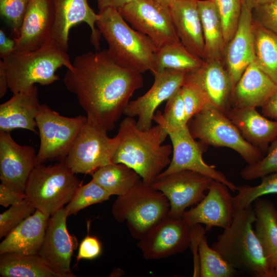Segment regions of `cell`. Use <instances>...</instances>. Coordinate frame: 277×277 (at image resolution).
<instances>
[{
  "instance_id": "34",
  "label": "cell",
  "mask_w": 277,
  "mask_h": 277,
  "mask_svg": "<svg viewBox=\"0 0 277 277\" xmlns=\"http://www.w3.org/2000/svg\"><path fill=\"white\" fill-rule=\"evenodd\" d=\"M153 121L161 127L162 136L164 141L170 133L188 126V121L181 88L167 101L163 113L161 111H157L155 113Z\"/></svg>"
},
{
  "instance_id": "3",
  "label": "cell",
  "mask_w": 277,
  "mask_h": 277,
  "mask_svg": "<svg viewBox=\"0 0 277 277\" xmlns=\"http://www.w3.org/2000/svg\"><path fill=\"white\" fill-rule=\"evenodd\" d=\"M255 221L252 204L235 209L230 226L217 235L211 247L236 270L254 277H275L252 229Z\"/></svg>"
},
{
  "instance_id": "11",
  "label": "cell",
  "mask_w": 277,
  "mask_h": 277,
  "mask_svg": "<svg viewBox=\"0 0 277 277\" xmlns=\"http://www.w3.org/2000/svg\"><path fill=\"white\" fill-rule=\"evenodd\" d=\"M117 10L133 28L149 36L157 49L181 42L170 7L156 0H131Z\"/></svg>"
},
{
  "instance_id": "38",
  "label": "cell",
  "mask_w": 277,
  "mask_h": 277,
  "mask_svg": "<svg viewBox=\"0 0 277 277\" xmlns=\"http://www.w3.org/2000/svg\"><path fill=\"white\" fill-rule=\"evenodd\" d=\"M223 28L226 44L238 28L242 11L241 0H213Z\"/></svg>"
},
{
  "instance_id": "22",
  "label": "cell",
  "mask_w": 277,
  "mask_h": 277,
  "mask_svg": "<svg viewBox=\"0 0 277 277\" xmlns=\"http://www.w3.org/2000/svg\"><path fill=\"white\" fill-rule=\"evenodd\" d=\"M185 76L200 87L209 105L226 115L231 108L233 86L223 62L205 61L201 67Z\"/></svg>"
},
{
  "instance_id": "36",
  "label": "cell",
  "mask_w": 277,
  "mask_h": 277,
  "mask_svg": "<svg viewBox=\"0 0 277 277\" xmlns=\"http://www.w3.org/2000/svg\"><path fill=\"white\" fill-rule=\"evenodd\" d=\"M261 179V183L257 186L244 185L236 186L238 193L233 196L235 209L246 208L264 195L277 193V172L265 175Z\"/></svg>"
},
{
  "instance_id": "43",
  "label": "cell",
  "mask_w": 277,
  "mask_h": 277,
  "mask_svg": "<svg viewBox=\"0 0 277 277\" xmlns=\"http://www.w3.org/2000/svg\"><path fill=\"white\" fill-rule=\"evenodd\" d=\"M251 13L253 21L277 35V0L255 5Z\"/></svg>"
},
{
  "instance_id": "48",
  "label": "cell",
  "mask_w": 277,
  "mask_h": 277,
  "mask_svg": "<svg viewBox=\"0 0 277 277\" xmlns=\"http://www.w3.org/2000/svg\"><path fill=\"white\" fill-rule=\"evenodd\" d=\"M99 11L108 8H113L117 10L123 7L131 0H96Z\"/></svg>"
},
{
  "instance_id": "31",
  "label": "cell",
  "mask_w": 277,
  "mask_h": 277,
  "mask_svg": "<svg viewBox=\"0 0 277 277\" xmlns=\"http://www.w3.org/2000/svg\"><path fill=\"white\" fill-rule=\"evenodd\" d=\"M91 175L92 179L111 195L125 194L141 180L137 173L122 163L104 166Z\"/></svg>"
},
{
  "instance_id": "13",
  "label": "cell",
  "mask_w": 277,
  "mask_h": 277,
  "mask_svg": "<svg viewBox=\"0 0 277 277\" xmlns=\"http://www.w3.org/2000/svg\"><path fill=\"white\" fill-rule=\"evenodd\" d=\"M168 136L172 144V157L166 169L157 177L182 170H191L224 184L232 191L236 190V186L222 172L217 170L214 166L204 162L202 155L208 146L196 141L192 136L188 126L170 133Z\"/></svg>"
},
{
  "instance_id": "35",
  "label": "cell",
  "mask_w": 277,
  "mask_h": 277,
  "mask_svg": "<svg viewBox=\"0 0 277 277\" xmlns=\"http://www.w3.org/2000/svg\"><path fill=\"white\" fill-rule=\"evenodd\" d=\"M205 233L200 238L198 251L200 261V276L231 277L236 270L228 263L221 255L209 246Z\"/></svg>"
},
{
  "instance_id": "27",
  "label": "cell",
  "mask_w": 277,
  "mask_h": 277,
  "mask_svg": "<svg viewBox=\"0 0 277 277\" xmlns=\"http://www.w3.org/2000/svg\"><path fill=\"white\" fill-rule=\"evenodd\" d=\"M226 115L235 125L243 137L262 152L277 139V121L261 114L256 108L231 107Z\"/></svg>"
},
{
  "instance_id": "23",
  "label": "cell",
  "mask_w": 277,
  "mask_h": 277,
  "mask_svg": "<svg viewBox=\"0 0 277 277\" xmlns=\"http://www.w3.org/2000/svg\"><path fill=\"white\" fill-rule=\"evenodd\" d=\"M41 105L36 85L13 94L0 105V132L20 128L37 133L35 118Z\"/></svg>"
},
{
  "instance_id": "19",
  "label": "cell",
  "mask_w": 277,
  "mask_h": 277,
  "mask_svg": "<svg viewBox=\"0 0 277 277\" xmlns=\"http://www.w3.org/2000/svg\"><path fill=\"white\" fill-rule=\"evenodd\" d=\"M54 13L53 0H30L20 34L14 37V51L40 48L51 38Z\"/></svg>"
},
{
  "instance_id": "24",
  "label": "cell",
  "mask_w": 277,
  "mask_h": 277,
  "mask_svg": "<svg viewBox=\"0 0 277 277\" xmlns=\"http://www.w3.org/2000/svg\"><path fill=\"white\" fill-rule=\"evenodd\" d=\"M277 91V84L256 64L251 63L234 86L231 107H262Z\"/></svg>"
},
{
  "instance_id": "18",
  "label": "cell",
  "mask_w": 277,
  "mask_h": 277,
  "mask_svg": "<svg viewBox=\"0 0 277 277\" xmlns=\"http://www.w3.org/2000/svg\"><path fill=\"white\" fill-rule=\"evenodd\" d=\"M53 3L54 18L51 38L67 51L70 29L84 22L91 29V44L99 50L101 34L95 28L98 15L90 7L87 0H53Z\"/></svg>"
},
{
  "instance_id": "49",
  "label": "cell",
  "mask_w": 277,
  "mask_h": 277,
  "mask_svg": "<svg viewBox=\"0 0 277 277\" xmlns=\"http://www.w3.org/2000/svg\"><path fill=\"white\" fill-rule=\"evenodd\" d=\"M8 85L5 70L2 63L0 62V98H2L6 94Z\"/></svg>"
},
{
  "instance_id": "20",
  "label": "cell",
  "mask_w": 277,
  "mask_h": 277,
  "mask_svg": "<svg viewBox=\"0 0 277 277\" xmlns=\"http://www.w3.org/2000/svg\"><path fill=\"white\" fill-rule=\"evenodd\" d=\"M38 164L37 153L30 146L21 145L10 132H0V179L25 192L30 173Z\"/></svg>"
},
{
  "instance_id": "12",
  "label": "cell",
  "mask_w": 277,
  "mask_h": 277,
  "mask_svg": "<svg viewBox=\"0 0 277 277\" xmlns=\"http://www.w3.org/2000/svg\"><path fill=\"white\" fill-rule=\"evenodd\" d=\"M192 227L183 217L168 214L139 240L137 247L146 260L182 253L191 245Z\"/></svg>"
},
{
  "instance_id": "14",
  "label": "cell",
  "mask_w": 277,
  "mask_h": 277,
  "mask_svg": "<svg viewBox=\"0 0 277 277\" xmlns=\"http://www.w3.org/2000/svg\"><path fill=\"white\" fill-rule=\"evenodd\" d=\"M212 180L199 172L185 170L159 176L151 186L168 199V214L180 217L187 208L197 204L205 196Z\"/></svg>"
},
{
  "instance_id": "7",
  "label": "cell",
  "mask_w": 277,
  "mask_h": 277,
  "mask_svg": "<svg viewBox=\"0 0 277 277\" xmlns=\"http://www.w3.org/2000/svg\"><path fill=\"white\" fill-rule=\"evenodd\" d=\"M80 186L79 180L64 160L53 165L37 164L25 192L36 209L51 216L71 201Z\"/></svg>"
},
{
  "instance_id": "52",
  "label": "cell",
  "mask_w": 277,
  "mask_h": 277,
  "mask_svg": "<svg viewBox=\"0 0 277 277\" xmlns=\"http://www.w3.org/2000/svg\"><path fill=\"white\" fill-rule=\"evenodd\" d=\"M273 1H275V0H256L255 5L271 2Z\"/></svg>"
},
{
  "instance_id": "46",
  "label": "cell",
  "mask_w": 277,
  "mask_h": 277,
  "mask_svg": "<svg viewBox=\"0 0 277 277\" xmlns=\"http://www.w3.org/2000/svg\"><path fill=\"white\" fill-rule=\"evenodd\" d=\"M15 42L14 38L11 39L5 34L4 30H0V56L3 59L11 54L15 50Z\"/></svg>"
},
{
  "instance_id": "25",
  "label": "cell",
  "mask_w": 277,
  "mask_h": 277,
  "mask_svg": "<svg viewBox=\"0 0 277 277\" xmlns=\"http://www.w3.org/2000/svg\"><path fill=\"white\" fill-rule=\"evenodd\" d=\"M170 8L181 42L191 53L205 61V43L197 0H175Z\"/></svg>"
},
{
  "instance_id": "53",
  "label": "cell",
  "mask_w": 277,
  "mask_h": 277,
  "mask_svg": "<svg viewBox=\"0 0 277 277\" xmlns=\"http://www.w3.org/2000/svg\"><path fill=\"white\" fill-rule=\"evenodd\" d=\"M275 277H277V267L275 269Z\"/></svg>"
},
{
  "instance_id": "50",
  "label": "cell",
  "mask_w": 277,
  "mask_h": 277,
  "mask_svg": "<svg viewBox=\"0 0 277 277\" xmlns=\"http://www.w3.org/2000/svg\"><path fill=\"white\" fill-rule=\"evenodd\" d=\"M242 4L248 9L252 11L255 6L256 0H241Z\"/></svg>"
},
{
  "instance_id": "21",
  "label": "cell",
  "mask_w": 277,
  "mask_h": 277,
  "mask_svg": "<svg viewBox=\"0 0 277 277\" xmlns=\"http://www.w3.org/2000/svg\"><path fill=\"white\" fill-rule=\"evenodd\" d=\"M255 58L251 11L242 5L238 28L226 45L223 61L233 88Z\"/></svg>"
},
{
  "instance_id": "4",
  "label": "cell",
  "mask_w": 277,
  "mask_h": 277,
  "mask_svg": "<svg viewBox=\"0 0 277 277\" xmlns=\"http://www.w3.org/2000/svg\"><path fill=\"white\" fill-rule=\"evenodd\" d=\"M8 88L13 93L28 89L36 84L50 85L60 80L58 68H73L67 51L52 38L39 48L28 51H14L1 60Z\"/></svg>"
},
{
  "instance_id": "30",
  "label": "cell",
  "mask_w": 277,
  "mask_h": 277,
  "mask_svg": "<svg viewBox=\"0 0 277 277\" xmlns=\"http://www.w3.org/2000/svg\"><path fill=\"white\" fill-rule=\"evenodd\" d=\"M0 275L2 277H58L38 254L1 253Z\"/></svg>"
},
{
  "instance_id": "29",
  "label": "cell",
  "mask_w": 277,
  "mask_h": 277,
  "mask_svg": "<svg viewBox=\"0 0 277 277\" xmlns=\"http://www.w3.org/2000/svg\"><path fill=\"white\" fill-rule=\"evenodd\" d=\"M197 5L205 43V61L223 62L226 44L222 24L213 1L197 0Z\"/></svg>"
},
{
  "instance_id": "45",
  "label": "cell",
  "mask_w": 277,
  "mask_h": 277,
  "mask_svg": "<svg viewBox=\"0 0 277 277\" xmlns=\"http://www.w3.org/2000/svg\"><path fill=\"white\" fill-rule=\"evenodd\" d=\"M102 251V246L98 239L96 237L87 235L79 246L77 261L96 259L101 255Z\"/></svg>"
},
{
  "instance_id": "51",
  "label": "cell",
  "mask_w": 277,
  "mask_h": 277,
  "mask_svg": "<svg viewBox=\"0 0 277 277\" xmlns=\"http://www.w3.org/2000/svg\"><path fill=\"white\" fill-rule=\"evenodd\" d=\"M168 7H170L172 5L175 0H156Z\"/></svg>"
},
{
  "instance_id": "42",
  "label": "cell",
  "mask_w": 277,
  "mask_h": 277,
  "mask_svg": "<svg viewBox=\"0 0 277 277\" xmlns=\"http://www.w3.org/2000/svg\"><path fill=\"white\" fill-rule=\"evenodd\" d=\"M30 0H0V12L17 37Z\"/></svg>"
},
{
  "instance_id": "32",
  "label": "cell",
  "mask_w": 277,
  "mask_h": 277,
  "mask_svg": "<svg viewBox=\"0 0 277 277\" xmlns=\"http://www.w3.org/2000/svg\"><path fill=\"white\" fill-rule=\"evenodd\" d=\"M204 61L191 53L181 42L171 43L160 48L154 53L152 73L171 69L187 73L199 69Z\"/></svg>"
},
{
  "instance_id": "28",
  "label": "cell",
  "mask_w": 277,
  "mask_h": 277,
  "mask_svg": "<svg viewBox=\"0 0 277 277\" xmlns=\"http://www.w3.org/2000/svg\"><path fill=\"white\" fill-rule=\"evenodd\" d=\"M256 215L255 233L271 267H277V209L266 199L259 197L254 202Z\"/></svg>"
},
{
  "instance_id": "6",
  "label": "cell",
  "mask_w": 277,
  "mask_h": 277,
  "mask_svg": "<svg viewBox=\"0 0 277 277\" xmlns=\"http://www.w3.org/2000/svg\"><path fill=\"white\" fill-rule=\"evenodd\" d=\"M169 209L166 196L141 180L127 193L118 196L111 212L117 222L126 221L131 235L139 240L168 214Z\"/></svg>"
},
{
  "instance_id": "8",
  "label": "cell",
  "mask_w": 277,
  "mask_h": 277,
  "mask_svg": "<svg viewBox=\"0 0 277 277\" xmlns=\"http://www.w3.org/2000/svg\"><path fill=\"white\" fill-rule=\"evenodd\" d=\"M188 127L195 138L215 147H227L237 153L248 164L260 160L264 153L247 142L224 113L208 105L193 116Z\"/></svg>"
},
{
  "instance_id": "39",
  "label": "cell",
  "mask_w": 277,
  "mask_h": 277,
  "mask_svg": "<svg viewBox=\"0 0 277 277\" xmlns=\"http://www.w3.org/2000/svg\"><path fill=\"white\" fill-rule=\"evenodd\" d=\"M36 208L26 197L21 203L11 205L0 214V238L7 236L24 220L32 215Z\"/></svg>"
},
{
  "instance_id": "33",
  "label": "cell",
  "mask_w": 277,
  "mask_h": 277,
  "mask_svg": "<svg viewBox=\"0 0 277 277\" xmlns=\"http://www.w3.org/2000/svg\"><path fill=\"white\" fill-rule=\"evenodd\" d=\"M253 33L255 62L277 84V35L253 21Z\"/></svg>"
},
{
  "instance_id": "16",
  "label": "cell",
  "mask_w": 277,
  "mask_h": 277,
  "mask_svg": "<svg viewBox=\"0 0 277 277\" xmlns=\"http://www.w3.org/2000/svg\"><path fill=\"white\" fill-rule=\"evenodd\" d=\"M153 74L154 81L151 87L144 95L130 101L124 113L127 116H137L136 125L143 130L152 127L157 108L180 90L186 73L180 71L164 69Z\"/></svg>"
},
{
  "instance_id": "44",
  "label": "cell",
  "mask_w": 277,
  "mask_h": 277,
  "mask_svg": "<svg viewBox=\"0 0 277 277\" xmlns=\"http://www.w3.org/2000/svg\"><path fill=\"white\" fill-rule=\"evenodd\" d=\"M25 192L17 186L6 181L0 184V205L4 207L21 203L26 198Z\"/></svg>"
},
{
  "instance_id": "26",
  "label": "cell",
  "mask_w": 277,
  "mask_h": 277,
  "mask_svg": "<svg viewBox=\"0 0 277 277\" xmlns=\"http://www.w3.org/2000/svg\"><path fill=\"white\" fill-rule=\"evenodd\" d=\"M50 216L36 209L5 236L0 244V254H38L44 242Z\"/></svg>"
},
{
  "instance_id": "47",
  "label": "cell",
  "mask_w": 277,
  "mask_h": 277,
  "mask_svg": "<svg viewBox=\"0 0 277 277\" xmlns=\"http://www.w3.org/2000/svg\"><path fill=\"white\" fill-rule=\"evenodd\" d=\"M261 108L264 116L277 120V91Z\"/></svg>"
},
{
  "instance_id": "15",
  "label": "cell",
  "mask_w": 277,
  "mask_h": 277,
  "mask_svg": "<svg viewBox=\"0 0 277 277\" xmlns=\"http://www.w3.org/2000/svg\"><path fill=\"white\" fill-rule=\"evenodd\" d=\"M68 214L65 208L50 216L44 242L38 254L58 277H75L70 268L73 251L77 246L76 239L67 228Z\"/></svg>"
},
{
  "instance_id": "2",
  "label": "cell",
  "mask_w": 277,
  "mask_h": 277,
  "mask_svg": "<svg viewBox=\"0 0 277 277\" xmlns=\"http://www.w3.org/2000/svg\"><path fill=\"white\" fill-rule=\"evenodd\" d=\"M117 135L120 141L112 163L128 166L151 185L169 165L172 153V145L162 144L161 127L157 124L141 130L133 117L127 116L120 123Z\"/></svg>"
},
{
  "instance_id": "41",
  "label": "cell",
  "mask_w": 277,
  "mask_h": 277,
  "mask_svg": "<svg viewBox=\"0 0 277 277\" xmlns=\"http://www.w3.org/2000/svg\"><path fill=\"white\" fill-rule=\"evenodd\" d=\"M181 91L189 122L193 116L209 105L208 102L200 87L186 76Z\"/></svg>"
},
{
  "instance_id": "40",
  "label": "cell",
  "mask_w": 277,
  "mask_h": 277,
  "mask_svg": "<svg viewBox=\"0 0 277 277\" xmlns=\"http://www.w3.org/2000/svg\"><path fill=\"white\" fill-rule=\"evenodd\" d=\"M277 172V139L269 146L266 155L252 164H248L241 171V177L251 181Z\"/></svg>"
},
{
  "instance_id": "10",
  "label": "cell",
  "mask_w": 277,
  "mask_h": 277,
  "mask_svg": "<svg viewBox=\"0 0 277 277\" xmlns=\"http://www.w3.org/2000/svg\"><path fill=\"white\" fill-rule=\"evenodd\" d=\"M35 120L40 138L37 160L38 164H43L65 160L87 117H66L41 104Z\"/></svg>"
},
{
  "instance_id": "5",
  "label": "cell",
  "mask_w": 277,
  "mask_h": 277,
  "mask_svg": "<svg viewBox=\"0 0 277 277\" xmlns=\"http://www.w3.org/2000/svg\"><path fill=\"white\" fill-rule=\"evenodd\" d=\"M98 30L108 45V51L119 65L141 73L153 70L157 48L147 35L131 28L113 8L99 11Z\"/></svg>"
},
{
  "instance_id": "37",
  "label": "cell",
  "mask_w": 277,
  "mask_h": 277,
  "mask_svg": "<svg viewBox=\"0 0 277 277\" xmlns=\"http://www.w3.org/2000/svg\"><path fill=\"white\" fill-rule=\"evenodd\" d=\"M111 195L92 179L84 185H80L73 197L65 207L68 215L93 204L107 201Z\"/></svg>"
},
{
  "instance_id": "17",
  "label": "cell",
  "mask_w": 277,
  "mask_h": 277,
  "mask_svg": "<svg viewBox=\"0 0 277 277\" xmlns=\"http://www.w3.org/2000/svg\"><path fill=\"white\" fill-rule=\"evenodd\" d=\"M229 189L224 184L213 180L205 196L195 207L186 210L183 217L191 225L205 224L206 231L213 227H229L235 211Z\"/></svg>"
},
{
  "instance_id": "9",
  "label": "cell",
  "mask_w": 277,
  "mask_h": 277,
  "mask_svg": "<svg viewBox=\"0 0 277 277\" xmlns=\"http://www.w3.org/2000/svg\"><path fill=\"white\" fill-rule=\"evenodd\" d=\"M65 161L75 174L91 175L100 168L112 163L119 143L116 135L109 137L107 131L93 118L87 116Z\"/></svg>"
},
{
  "instance_id": "1",
  "label": "cell",
  "mask_w": 277,
  "mask_h": 277,
  "mask_svg": "<svg viewBox=\"0 0 277 277\" xmlns=\"http://www.w3.org/2000/svg\"><path fill=\"white\" fill-rule=\"evenodd\" d=\"M63 82L80 106L107 131L124 113L134 92L143 87L142 73L117 64L107 49L75 57Z\"/></svg>"
}]
</instances>
